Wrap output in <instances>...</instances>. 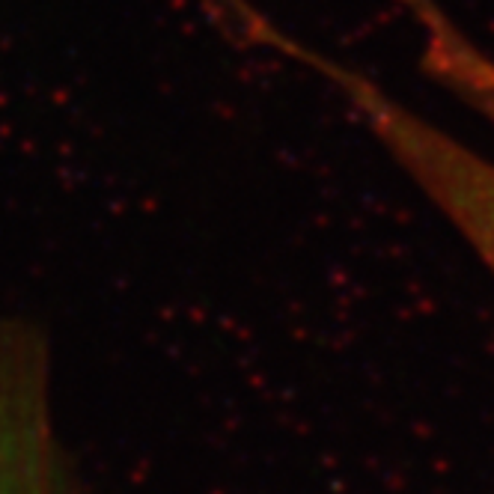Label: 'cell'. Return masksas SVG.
<instances>
[{"label": "cell", "mask_w": 494, "mask_h": 494, "mask_svg": "<svg viewBox=\"0 0 494 494\" xmlns=\"http://www.w3.org/2000/svg\"><path fill=\"white\" fill-rule=\"evenodd\" d=\"M396 4L405 6V13L414 18L423 42L420 63L426 75L494 125V60L474 39L465 36V30L441 9L438 0H396ZM277 51L331 83L345 108L414 179L420 191L453 220L494 275V161L399 104L363 72L304 45L292 34L277 39Z\"/></svg>", "instance_id": "1"}]
</instances>
